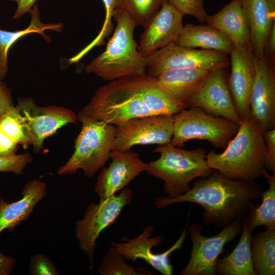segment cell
Returning <instances> with one entry per match:
<instances>
[{"label":"cell","mask_w":275,"mask_h":275,"mask_svg":"<svg viewBox=\"0 0 275 275\" xmlns=\"http://www.w3.org/2000/svg\"><path fill=\"white\" fill-rule=\"evenodd\" d=\"M186 108L158 86L155 77L145 74L110 81L97 90L80 112L117 127L132 119L174 115Z\"/></svg>","instance_id":"obj_1"},{"label":"cell","mask_w":275,"mask_h":275,"mask_svg":"<svg viewBox=\"0 0 275 275\" xmlns=\"http://www.w3.org/2000/svg\"><path fill=\"white\" fill-rule=\"evenodd\" d=\"M263 190L255 181L234 180L215 170L200 177L185 194L177 197H158L154 202L158 209L170 205L190 202L201 206L206 224L223 228L236 219L246 217Z\"/></svg>","instance_id":"obj_2"},{"label":"cell","mask_w":275,"mask_h":275,"mask_svg":"<svg viewBox=\"0 0 275 275\" xmlns=\"http://www.w3.org/2000/svg\"><path fill=\"white\" fill-rule=\"evenodd\" d=\"M266 144L263 132L253 117L241 120L235 135L221 153L206 154L209 167L226 177L253 181L262 176Z\"/></svg>","instance_id":"obj_3"},{"label":"cell","mask_w":275,"mask_h":275,"mask_svg":"<svg viewBox=\"0 0 275 275\" xmlns=\"http://www.w3.org/2000/svg\"><path fill=\"white\" fill-rule=\"evenodd\" d=\"M113 17L116 26L105 50L85 66V71L109 81L146 74L145 58L139 52L134 39L135 22L122 9H115Z\"/></svg>","instance_id":"obj_4"},{"label":"cell","mask_w":275,"mask_h":275,"mask_svg":"<svg viewBox=\"0 0 275 275\" xmlns=\"http://www.w3.org/2000/svg\"><path fill=\"white\" fill-rule=\"evenodd\" d=\"M154 152L160 153L158 159L148 163L147 173L163 182L168 197H179L187 191L189 183L197 178L209 175L211 169L203 148L187 150L170 143L158 145Z\"/></svg>","instance_id":"obj_5"},{"label":"cell","mask_w":275,"mask_h":275,"mask_svg":"<svg viewBox=\"0 0 275 275\" xmlns=\"http://www.w3.org/2000/svg\"><path fill=\"white\" fill-rule=\"evenodd\" d=\"M77 116L82 126L75 141L74 152L57 173L59 175L73 174L80 169L86 177L91 178L109 159L117 126L92 119L80 111Z\"/></svg>","instance_id":"obj_6"},{"label":"cell","mask_w":275,"mask_h":275,"mask_svg":"<svg viewBox=\"0 0 275 275\" xmlns=\"http://www.w3.org/2000/svg\"><path fill=\"white\" fill-rule=\"evenodd\" d=\"M239 125L210 115L201 108H186L174 115L170 143L182 147L191 140H205L215 148L225 149L236 133Z\"/></svg>","instance_id":"obj_7"},{"label":"cell","mask_w":275,"mask_h":275,"mask_svg":"<svg viewBox=\"0 0 275 275\" xmlns=\"http://www.w3.org/2000/svg\"><path fill=\"white\" fill-rule=\"evenodd\" d=\"M133 197L132 190L124 188L118 195L90 204L83 217L76 221L75 235L91 264L100 234L117 220L123 208L131 204Z\"/></svg>","instance_id":"obj_8"},{"label":"cell","mask_w":275,"mask_h":275,"mask_svg":"<svg viewBox=\"0 0 275 275\" xmlns=\"http://www.w3.org/2000/svg\"><path fill=\"white\" fill-rule=\"evenodd\" d=\"M146 74L153 77L165 71L197 68L211 71L226 68L228 54L218 51L197 49L173 42L145 57Z\"/></svg>","instance_id":"obj_9"},{"label":"cell","mask_w":275,"mask_h":275,"mask_svg":"<svg viewBox=\"0 0 275 275\" xmlns=\"http://www.w3.org/2000/svg\"><path fill=\"white\" fill-rule=\"evenodd\" d=\"M242 219H236L223 227L217 234L206 237L203 226L193 223L188 229L192 241L190 257L180 275H214L218 258L224 246L241 232Z\"/></svg>","instance_id":"obj_10"},{"label":"cell","mask_w":275,"mask_h":275,"mask_svg":"<svg viewBox=\"0 0 275 275\" xmlns=\"http://www.w3.org/2000/svg\"><path fill=\"white\" fill-rule=\"evenodd\" d=\"M174 115H151L130 119L117 127L112 151H126L136 145L170 143Z\"/></svg>","instance_id":"obj_11"},{"label":"cell","mask_w":275,"mask_h":275,"mask_svg":"<svg viewBox=\"0 0 275 275\" xmlns=\"http://www.w3.org/2000/svg\"><path fill=\"white\" fill-rule=\"evenodd\" d=\"M16 105L28 124L32 145L37 153L43 149L45 139L68 124L76 123L78 120L70 109L57 105L39 106L31 97L19 98Z\"/></svg>","instance_id":"obj_12"},{"label":"cell","mask_w":275,"mask_h":275,"mask_svg":"<svg viewBox=\"0 0 275 275\" xmlns=\"http://www.w3.org/2000/svg\"><path fill=\"white\" fill-rule=\"evenodd\" d=\"M155 228L149 226L135 238L125 242H112V248L122 255L126 260L135 262L142 259L164 275H172L173 267L170 261V256L174 251L182 248L188 234L185 228L177 241L165 252L155 254L152 250L164 241L161 235L152 237Z\"/></svg>","instance_id":"obj_13"},{"label":"cell","mask_w":275,"mask_h":275,"mask_svg":"<svg viewBox=\"0 0 275 275\" xmlns=\"http://www.w3.org/2000/svg\"><path fill=\"white\" fill-rule=\"evenodd\" d=\"M186 108L199 107L216 117L239 125L241 120L230 93L224 68L210 71L199 91L185 103Z\"/></svg>","instance_id":"obj_14"},{"label":"cell","mask_w":275,"mask_h":275,"mask_svg":"<svg viewBox=\"0 0 275 275\" xmlns=\"http://www.w3.org/2000/svg\"><path fill=\"white\" fill-rule=\"evenodd\" d=\"M109 158L111 162L101 168L95 185L94 191L100 200L121 191L148 167L138 153L130 150L112 151Z\"/></svg>","instance_id":"obj_15"},{"label":"cell","mask_w":275,"mask_h":275,"mask_svg":"<svg viewBox=\"0 0 275 275\" xmlns=\"http://www.w3.org/2000/svg\"><path fill=\"white\" fill-rule=\"evenodd\" d=\"M231 71L228 87L241 120L251 117L250 97L256 76V62L252 47L233 48L229 54Z\"/></svg>","instance_id":"obj_16"},{"label":"cell","mask_w":275,"mask_h":275,"mask_svg":"<svg viewBox=\"0 0 275 275\" xmlns=\"http://www.w3.org/2000/svg\"><path fill=\"white\" fill-rule=\"evenodd\" d=\"M256 76L250 97L251 117L263 133L275 128V74L273 65L265 55L256 58Z\"/></svg>","instance_id":"obj_17"},{"label":"cell","mask_w":275,"mask_h":275,"mask_svg":"<svg viewBox=\"0 0 275 275\" xmlns=\"http://www.w3.org/2000/svg\"><path fill=\"white\" fill-rule=\"evenodd\" d=\"M182 15L168 2L144 26L138 50L146 57L155 51L175 42L183 28Z\"/></svg>","instance_id":"obj_18"},{"label":"cell","mask_w":275,"mask_h":275,"mask_svg":"<svg viewBox=\"0 0 275 275\" xmlns=\"http://www.w3.org/2000/svg\"><path fill=\"white\" fill-rule=\"evenodd\" d=\"M21 194L20 199L11 203L0 199V234L6 229L13 230L29 218L36 205L46 196L47 186L41 180H31L25 184Z\"/></svg>","instance_id":"obj_19"},{"label":"cell","mask_w":275,"mask_h":275,"mask_svg":"<svg viewBox=\"0 0 275 275\" xmlns=\"http://www.w3.org/2000/svg\"><path fill=\"white\" fill-rule=\"evenodd\" d=\"M207 24L226 36L237 47H252L249 22L239 0H232L216 13L208 15Z\"/></svg>","instance_id":"obj_20"},{"label":"cell","mask_w":275,"mask_h":275,"mask_svg":"<svg viewBox=\"0 0 275 275\" xmlns=\"http://www.w3.org/2000/svg\"><path fill=\"white\" fill-rule=\"evenodd\" d=\"M210 71L197 68L165 71L155 76L158 86L176 101L185 104L201 89Z\"/></svg>","instance_id":"obj_21"},{"label":"cell","mask_w":275,"mask_h":275,"mask_svg":"<svg viewBox=\"0 0 275 275\" xmlns=\"http://www.w3.org/2000/svg\"><path fill=\"white\" fill-rule=\"evenodd\" d=\"M248 19L255 57L265 55L266 40L275 22L274 12L267 0H239Z\"/></svg>","instance_id":"obj_22"},{"label":"cell","mask_w":275,"mask_h":275,"mask_svg":"<svg viewBox=\"0 0 275 275\" xmlns=\"http://www.w3.org/2000/svg\"><path fill=\"white\" fill-rule=\"evenodd\" d=\"M175 43L182 46L218 51L228 54L234 46L226 36L208 24L183 25Z\"/></svg>","instance_id":"obj_23"},{"label":"cell","mask_w":275,"mask_h":275,"mask_svg":"<svg viewBox=\"0 0 275 275\" xmlns=\"http://www.w3.org/2000/svg\"><path fill=\"white\" fill-rule=\"evenodd\" d=\"M242 225L241 234L238 243L230 254L218 259L215 274L257 275L251 251V240L253 231L249 228L245 217L242 219Z\"/></svg>","instance_id":"obj_24"},{"label":"cell","mask_w":275,"mask_h":275,"mask_svg":"<svg viewBox=\"0 0 275 275\" xmlns=\"http://www.w3.org/2000/svg\"><path fill=\"white\" fill-rule=\"evenodd\" d=\"M31 20L27 28L14 32L0 29V79L5 78L8 72V52L11 46L23 36L37 33L42 35L46 40L48 38L44 31L52 30L61 32L63 23H53L46 24L42 23L40 19V12L37 5L35 4L31 11Z\"/></svg>","instance_id":"obj_25"},{"label":"cell","mask_w":275,"mask_h":275,"mask_svg":"<svg viewBox=\"0 0 275 275\" xmlns=\"http://www.w3.org/2000/svg\"><path fill=\"white\" fill-rule=\"evenodd\" d=\"M251 251L257 275L275 274V228L252 236Z\"/></svg>","instance_id":"obj_26"},{"label":"cell","mask_w":275,"mask_h":275,"mask_svg":"<svg viewBox=\"0 0 275 275\" xmlns=\"http://www.w3.org/2000/svg\"><path fill=\"white\" fill-rule=\"evenodd\" d=\"M262 176L267 179L268 188L262 191V204H253L245 217L253 231L262 226L266 229L275 228V174L270 175L264 169Z\"/></svg>","instance_id":"obj_27"},{"label":"cell","mask_w":275,"mask_h":275,"mask_svg":"<svg viewBox=\"0 0 275 275\" xmlns=\"http://www.w3.org/2000/svg\"><path fill=\"white\" fill-rule=\"evenodd\" d=\"M0 129L11 140L25 148L32 144L28 124L17 106L9 108L0 119Z\"/></svg>","instance_id":"obj_28"},{"label":"cell","mask_w":275,"mask_h":275,"mask_svg":"<svg viewBox=\"0 0 275 275\" xmlns=\"http://www.w3.org/2000/svg\"><path fill=\"white\" fill-rule=\"evenodd\" d=\"M168 0H114V7L126 11L136 26H144Z\"/></svg>","instance_id":"obj_29"},{"label":"cell","mask_w":275,"mask_h":275,"mask_svg":"<svg viewBox=\"0 0 275 275\" xmlns=\"http://www.w3.org/2000/svg\"><path fill=\"white\" fill-rule=\"evenodd\" d=\"M98 271L100 275L153 274L150 271L143 269L136 270L128 265L122 255L111 248L103 257Z\"/></svg>","instance_id":"obj_30"},{"label":"cell","mask_w":275,"mask_h":275,"mask_svg":"<svg viewBox=\"0 0 275 275\" xmlns=\"http://www.w3.org/2000/svg\"><path fill=\"white\" fill-rule=\"evenodd\" d=\"M105 9V17L102 27L96 38L83 49L79 51L77 56L81 59L94 47L103 44L104 39L112 33L114 25L112 22L114 7V0H102Z\"/></svg>","instance_id":"obj_31"},{"label":"cell","mask_w":275,"mask_h":275,"mask_svg":"<svg viewBox=\"0 0 275 275\" xmlns=\"http://www.w3.org/2000/svg\"><path fill=\"white\" fill-rule=\"evenodd\" d=\"M168 2L182 15L192 16L200 22H206L208 14L203 0H168Z\"/></svg>","instance_id":"obj_32"},{"label":"cell","mask_w":275,"mask_h":275,"mask_svg":"<svg viewBox=\"0 0 275 275\" xmlns=\"http://www.w3.org/2000/svg\"><path fill=\"white\" fill-rule=\"evenodd\" d=\"M32 161V156L29 152L8 156L0 155V172L21 174L25 167Z\"/></svg>","instance_id":"obj_33"},{"label":"cell","mask_w":275,"mask_h":275,"mask_svg":"<svg viewBox=\"0 0 275 275\" xmlns=\"http://www.w3.org/2000/svg\"><path fill=\"white\" fill-rule=\"evenodd\" d=\"M29 271L31 275L60 274L52 261L47 256L42 254H36L31 257Z\"/></svg>","instance_id":"obj_34"},{"label":"cell","mask_w":275,"mask_h":275,"mask_svg":"<svg viewBox=\"0 0 275 275\" xmlns=\"http://www.w3.org/2000/svg\"><path fill=\"white\" fill-rule=\"evenodd\" d=\"M266 144L264 168L275 174V128L263 133Z\"/></svg>","instance_id":"obj_35"},{"label":"cell","mask_w":275,"mask_h":275,"mask_svg":"<svg viewBox=\"0 0 275 275\" xmlns=\"http://www.w3.org/2000/svg\"><path fill=\"white\" fill-rule=\"evenodd\" d=\"M14 106L10 89L0 79V119L4 114Z\"/></svg>","instance_id":"obj_36"},{"label":"cell","mask_w":275,"mask_h":275,"mask_svg":"<svg viewBox=\"0 0 275 275\" xmlns=\"http://www.w3.org/2000/svg\"><path fill=\"white\" fill-rule=\"evenodd\" d=\"M18 144L6 135L0 129V155L8 156L16 154Z\"/></svg>","instance_id":"obj_37"},{"label":"cell","mask_w":275,"mask_h":275,"mask_svg":"<svg viewBox=\"0 0 275 275\" xmlns=\"http://www.w3.org/2000/svg\"><path fill=\"white\" fill-rule=\"evenodd\" d=\"M15 2L17 8L12 18L19 19L26 13L30 12L37 0H8Z\"/></svg>","instance_id":"obj_38"},{"label":"cell","mask_w":275,"mask_h":275,"mask_svg":"<svg viewBox=\"0 0 275 275\" xmlns=\"http://www.w3.org/2000/svg\"><path fill=\"white\" fill-rule=\"evenodd\" d=\"M265 55L272 62L275 56V22L268 36L265 45Z\"/></svg>","instance_id":"obj_39"},{"label":"cell","mask_w":275,"mask_h":275,"mask_svg":"<svg viewBox=\"0 0 275 275\" xmlns=\"http://www.w3.org/2000/svg\"><path fill=\"white\" fill-rule=\"evenodd\" d=\"M15 259L3 254L0 251V275L10 274L15 265Z\"/></svg>","instance_id":"obj_40"},{"label":"cell","mask_w":275,"mask_h":275,"mask_svg":"<svg viewBox=\"0 0 275 275\" xmlns=\"http://www.w3.org/2000/svg\"><path fill=\"white\" fill-rule=\"evenodd\" d=\"M270 6L274 9H275V0H267Z\"/></svg>","instance_id":"obj_41"}]
</instances>
